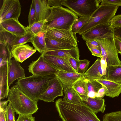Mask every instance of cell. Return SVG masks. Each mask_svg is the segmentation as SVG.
I'll list each match as a JSON object with an SVG mask.
<instances>
[{
	"label": "cell",
	"mask_w": 121,
	"mask_h": 121,
	"mask_svg": "<svg viewBox=\"0 0 121 121\" xmlns=\"http://www.w3.org/2000/svg\"><path fill=\"white\" fill-rule=\"evenodd\" d=\"M16 121H35V118L31 115H19Z\"/></svg>",
	"instance_id": "cell-42"
},
{
	"label": "cell",
	"mask_w": 121,
	"mask_h": 121,
	"mask_svg": "<svg viewBox=\"0 0 121 121\" xmlns=\"http://www.w3.org/2000/svg\"><path fill=\"white\" fill-rule=\"evenodd\" d=\"M11 48L7 43H0V63L7 61L10 62L12 58Z\"/></svg>",
	"instance_id": "cell-29"
},
{
	"label": "cell",
	"mask_w": 121,
	"mask_h": 121,
	"mask_svg": "<svg viewBox=\"0 0 121 121\" xmlns=\"http://www.w3.org/2000/svg\"><path fill=\"white\" fill-rule=\"evenodd\" d=\"M0 121H6L4 110L0 108Z\"/></svg>",
	"instance_id": "cell-48"
},
{
	"label": "cell",
	"mask_w": 121,
	"mask_h": 121,
	"mask_svg": "<svg viewBox=\"0 0 121 121\" xmlns=\"http://www.w3.org/2000/svg\"><path fill=\"white\" fill-rule=\"evenodd\" d=\"M16 36L0 27V43H7L12 48Z\"/></svg>",
	"instance_id": "cell-31"
},
{
	"label": "cell",
	"mask_w": 121,
	"mask_h": 121,
	"mask_svg": "<svg viewBox=\"0 0 121 121\" xmlns=\"http://www.w3.org/2000/svg\"><path fill=\"white\" fill-rule=\"evenodd\" d=\"M63 0H48L49 6L50 7H62Z\"/></svg>",
	"instance_id": "cell-43"
},
{
	"label": "cell",
	"mask_w": 121,
	"mask_h": 121,
	"mask_svg": "<svg viewBox=\"0 0 121 121\" xmlns=\"http://www.w3.org/2000/svg\"><path fill=\"white\" fill-rule=\"evenodd\" d=\"M28 70L33 75L41 76L56 75L58 71L47 62L41 54L29 65Z\"/></svg>",
	"instance_id": "cell-9"
},
{
	"label": "cell",
	"mask_w": 121,
	"mask_h": 121,
	"mask_svg": "<svg viewBox=\"0 0 121 121\" xmlns=\"http://www.w3.org/2000/svg\"><path fill=\"white\" fill-rule=\"evenodd\" d=\"M45 41L46 51L70 49L76 47L70 44L52 38H45Z\"/></svg>",
	"instance_id": "cell-27"
},
{
	"label": "cell",
	"mask_w": 121,
	"mask_h": 121,
	"mask_svg": "<svg viewBox=\"0 0 121 121\" xmlns=\"http://www.w3.org/2000/svg\"><path fill=\"white\" fill-rule=\"evenodd\" d=\"M91 16L79 17L73 24L71 30L73 33L75 35L89 21Z\"/></svg>",
	"instance_id": "cell-32"
},
{
	"label": "cell",
	"mask_w": 121,
	"mask_h": 121,
	"mask_svg": "<svg viewBox=\"0 0 121 121\" xmlns=\"http://www.w3.org/2000/svg\"><path fill=\"white\" fill-rule=\"evenodd\" d=\"M89 50L91 52L93 55L101 58L102 57V55L101 50L95 48H91Z\"/></svg>",
	"instance_id": "cell-46"
},
{
	"label": "cell",
	"mask_w": 121,
	"mask_h": 121,
	"mask_svg": "<svg viewBox=\"0 0 121 121\" xmlns=\"http://www.w3.org/2000/svg\"><path fill=\"white\" fill-rule=\"evenodd\" d=\"M101 3L117 6H121V0H101Z\"/></svg>",
	"instance_id": "cell-45"
},
{
	"label": "cell",
	"mask_w": 121,
	"mask_h": 121,
	"mask_svg": "<svg viewBox=\"0 0 121 121\" xmlns=\"http://www.w3.org/2000/svg\"><path fill=\"white\" fill-rule=\"evenodd\" d=\"M25 77L24 70L21 66L19 62L14 59L11 60L9 64L8 72V86L9 87L16 80Z\"/></svg>",
	"instance_id": "cell-18"
},
{
	"label": "cell",
	"mask_w": 121,
	"mask_h": 121,
	"mask_svg": "<svg viewBox=\"0 0 121 121\" xmlns=\"http://www.w3.org/2000/svg\"><path fill=\"white\" fill-rule=\"evenodd\" d=\"M7 100L18 115H32L38 109L37 102L25 95L16 84L10 89Z\"/></svg>",
	"instance_id": "cell-4"
},
{
	"label": "cell",
	"mask_w": 121,
	"mask_h": 121,
	"mask_svg": "<svg viewBox=\"0 0 121 121\" xmlns=\"http://www.w3.org/2000/svg\"><path fill=\"white\" fill-rule=\"evenodd\" d=\"M9 102L7 100L0 102V108L5 110L7 107L8 103Z\"/></svg>",
	"instance_id": "cell-49"
},
{
	"label": "cell",
	"mask_w": 121,
	"mask_h": 121,
	"mask_svg": "<svg viewBox=\"0 0 121 121\" xmlns=\"http://www.w3.org/2000/svg\"><path fill=\"white\" fill-rule=\"evenodd\" d=\"M105 79L121 83V64L107 66Z\"/></svg>",
	"instance_id": "cell-24"
},
{
	"label": "cell",
	"mask_w": 121,
	"mask_h": 121,
	"mask_svg": "<svg viewBox=\"0 0 121 121\" xmlns=\"http://www.w3.org/2000/svg\"><path fill=\"white\" fill-rule=\"evenodd\" d=\"M113 32L109 23L100 24L86 31L82 35V38L85 41L93 39L96 37L103 35L109 32Z\"/></svg>",
	"instance_id": "cell-17"
},
{
	"label": "cell",
	"mask_w": 121,
	"mask_h": 121,
	"mask_svg": "<svg viewBox=\"0 0 121 121\" xmlns=\"http://www.w3.org/2000/svg\"><path fill=\"white\" fill-rule=\"evenodd\" d=\"M36 13L34 0H33L30 7L28 16L29 25L30 26L36 22Z\"/></svg>",
	"instance_id": "cell-36"
},
{
	"label": "cell",
	"mask_w": 121,
	"mask_h": 121,
	"mask_svg": "<svg viewBox=\"0 0 121 121\" xmlns=\"http://www.w3.org/2000/svg\"><path fill=\"white\" fill-rule=\"evenodd\" d=\"M109 24L110 27L113 29L121 28V14L114 16L110 21Z\"/></svg>",
	"instance_id": "cell-38"
},
{
	"label": "cell",
	"mask_w": 121,
	"mask_h": 121,
	"mask_svg": "<svg viewBox=\"0 0 121 121\" xmlns=\"http://www.w3.org/2000/svg\"><path fill=\"white\" fill-rule=\"evenodd\" d=\"M101 0H63V6L80 17H89L99 7Z\"/></svg>",
	"instance_id": "cell-7"
},
{
	"label": "cell",
	"mask_w": 121,
	"mask_h": 121,
	"mask_svg": "<svg viewBox=\"0 0 121 121\" xmlns=\"http://www.w3.org/2000/svg\"><path fill=\"white\" fill-rule=\"evenodd\" d=\"M45 32V37L55 39L78 46L77 38L71 30L48 29L43 30Z\"/></svg>",
	"instance_id": "cell-10"
},
{
	"label": "cell",
	"mask_w": 121,
	"mask_h": 121,
	"mask_svg": "<svg viewBox=\"0 0 121 121\" xmlns=\"http://www.w3.org/2000/svg\"><path fill=\"white\" fill-rule=\"evenodd\" d=\"M55 106L63 121H101L96 113L84 105L72 104L60 98L56 101Z\"/></svg>",
	"instance_id": "cell-1"
},
{
	"label": "cell",
	"mask_w": 121,
	"mask_h": 121,
	"mask_svg": "<svg viewBox=\"0 0 121 121\" xmlns=\"http://www.w3.org/2000/svg\"><path fill=\"white\" fill-rule=\"evenodd\" d=\"M86 43L89 49L91 48H95L101 50L98 42L95 39L86 41Z\"/></svg>",
	"instance_id": "cell-40"
},
{
	"label": "cell",
	"mask_w": 121,
	"mask_h": 121,
	"mask_svg": "<svg viewBox=\"0 0 121 121\" xmlns=\"http://www.w3.org/2000/svg\"><path fill=\"white\" fill-rule=\"evenodd\" d=\"M43 54L67 59L73 58L79 59V50L78 46L72 49L47 51Z\"/></svg>",
	"instance_id": "cell-22"
},
{
	"label": "cell",
	"mask_w": 121,
	"mask_h": 121,
	"mask_svg": "<svg viewBox=\"0 0 121 121\" xmlns=\"http://www.w3.org/2000/svg\"><path fill=\"white\" fill-rule=\"evenodd\" d=\"M36 51L28 44L13 47L11 50L12 57L22 63L31 56Z\"/></svg>",
	"instance_id": "cell-13"
},
{
	"label": "cell",
	"mask_w": 121,
	"mask_h": 121,
	"mask_svg": "<svg viewBox=\"0 0 121 121\" xmlns=\"http://www.w3.org/2000/svg\"><path fill=\"white\" fill-rule=\"evenodd\" d=\"M101 59L99 58L84 74L86 78L96 79H105V73L102 67Z\"/></svg>",
	"instance_id": "cell-20"
},
{
	"label": "cell",
	"mask_w": 121,
	"mask_h": 121,
	"mask_svg": "<svg viewBox=\"0 0 121 121\" xmlns=\"http://www.w3.org/2000/svg\"><path fill=\"white\" fill-rule=\"evenodd\" d=\"M87 89L88 97L95 98L99 90L102 87V85L94 79H87Z\"/></svg>",
	"instance_id": "cell-30"
},
{
	"label": "cell",
	"mask_w": 121,
	"mask_h": 121,
	"mask_svg": "<svg viewBox=\"0 0 121 121\" xmlns=\"http://www.w3.org/2000/svg\"><path fill=\"white\" fill-rule=\"evenodd\" d=\"M114 39L115 46L118 53L121 55V41L114 35Z\"/></svg>",
	"instance_id": "cell-47"
},
{
	"label": "cell",
	"mask_w": 121,
	"mask_h": 121,
	"mask_svg": "<svg viewBox=\"0 0 121 121\" xmlns=\"http://www.w3.org/2000/svg\"><path fill=\"white\" fill-rule=\"evenodd\" d=\"M42 55L44 60L57 70L77 73L71 66L69 59L44 54Z\"/></svg>",
	"instance_id": "cell-12"
},
{
	"label": "cell",
	"mask_w": 121,
	"mask_h": 121,
	"mask_svg": "<svg viewBox=\"0 0 121 121\" xmlns=\"http://www.w3.org/2000/svg\"><path fill=\"white\" fill-rule=\"evenodd\" d=\"M80 63L77 71V73L83 74L87 70L90 64V61L86 59L80 60Z\"/></svg>",
	"instance_id": "cell-39"
},
{
	"label": "cell",
	"mask_w": 121,
	"mask_h": 121,
	"mask_svg": "<svg viewBox=\"0 0 121 121\" xmlns=\"http://www.w3.org/2000/svg\"><path fill=\"white\" fill-rule=\"evenodd\" d=\"M34 35L30 32H27V33L24 35L16 36L13 42L12 47L31 42V38Z\"/></svg>",
	"instance_id": "cell-34"
},
{
	"label": "cell",
	"mask_w": 121,
	"mask_h": 121,
	"mask_svg": "<svg viewBox=\"0 0 121 121\" xmlns=\"http://www.w3.org/2000/svg\"><path fill=\"white\" fill-rule=\"evenodd\" d=\"M0 27L16 36L23 35L27 33L26 27L18 20L11 19L0 22Z\"/></svg>",
	"instance_id": "cell-14"
},
{
	"label": "cell",
	"mask_w": 121,
	"mask_h": 121,
	"mask_svg": "<svg viewBox=\"0 0 121 121\" xmlns=\"http://www.w3.org/2000/svg\"><path fill=\"white\" fill-rule=\"evenodd\" d=\"M94 80L106 87L107 90L106 96L113 98L118 96L121 93V83L106 79Z\"/></svg>",
	"instance_id": "cell-21"
},
{
	"label": "cell",
	"mask_w": 121,
	"mask_h": 121,
	"mask_svg": "<svg viewBox=\"0 0 121 121\" xmlns=\"http://www.w3.org/2000/svg\"><path fill=\"white\" fill-rule=\"evenodd\" d=\"M56 77V75L41 76L32 75L18 79L16 84L25 95L38 102L39 97L47 89L50 79Z\"/></svg>",
	"instance_id": "cell-2"
},
{
	"label": "cell",
	"mask_w": 121,
	"mask_h": 121,
	"mask_svg": "<svg viewBox=\"0 0 121 121\" xmlns=\"http://www.w3.org/2000/svg\"><path fill=\"white\" fill-rule=\"evenodd\" d=\"M107 90L105 86L102 85L101 88L98 91L96 94V97L103 99L107 93Z\"/></svg>",
	"instance_id": "cell-44"
},
{
	"label": "cell",
	"mask_w": 121,
	"mask_h": 121,
	"mask_svg": "<svg viewBox=\"0 0 121 121\" xmlns=\"http://www.w3.org/2000/svg\"><path fill=\"white\" fill-rule=\"evenodd\" d=\"M103 121H121V111L107 113L103 117Z\"/></svg>",
	"instance_id": "cell-35"
},
{
	"label": "cell",
	"mask_w": 121,
	"mask_h": 121,
	"mask_svg": "<svg viewBox=\"0 0 121 121\" xmlns=\"http://www.w3.org/2000/svg\"><path fill=\"white\" fill-rule=\"evenodd\" d=\"M4 110L6 121H15V111L10 102H9L7 108Z\"/></svg>",
	"instance_id": "cell-37"
},
{
	"label": "cell",
	"mask_w": 121,
	"mask_h": 121,
	"mask_svg": "<svg viewBox=\"0 0 121 121\" xmlns=\"http://www.w3.org/2000/svg\"><path fill=\"white\" fill-rule=\"evenodd\" d=\"M87 83V78H82L76 82L72 86L83 101H86L88 97Z\"/></svg>",
	"instance_id": "cell-28"
},
{
	"label": "cell",
	"mask_w": 121,
	"mask_h": 121,
	"mask_svg": "<svg viewBox=\"0 0 121 121\" xmlns=\"http://www.w3.org/2000/svg\"><path fill=\"white\" fill-rule=\"evenodd\" d=\"M51 13L46 19L43 30L50 28L71 30L78 16L68 8L62 7H51Z\"/></svg>",
	"instance_id": "cell-3"
},
{
	"label": "cell",
	"mask_w": 121,
	"mask_h": 121,
	"mask_svg": "<svg viewBox=\"0 0 121 121\" xmlns=\"http://www.w3.org/2000/svg\"><path fill=\"white\" fill-rule=\"evenodd\" d=\"M56 77L61 82L63 88L72 87L73 84L78 80L86 78L84 74L58 71Z\"/></svg>",
	"instance_id": "cell-16"
},
{
	"label": "cell",
	"mask_w": 121,
	"mask_h": 121,
	"mask_svg": "<svg viewBox=\"0 0 121 121\" xmlns=\"http://www.w3.org/2000/svg\"><path fill=\"white\" fill-rule=\"evenodd\" d=\"M45 32L43 30L34 35L31 39V42L35 49L41 55L46 51L45 41Z\"/></svg>",
	"instance_id": "cell-26"
},
{
	"label": "cell",
	"mask_w": 121,
	"mask_h": 121,
	"mask_svg": "<svg viewBox=\"0 0 121 121\" xmlns=\"http://www.w3.org/2000/svg\"><path fill=\"white\" fill-rule=\"evenodd\" d=\"M83 101L84 105L96 114L99 112L103 113L105 110L106 105L104 99L96 97L95 98L88 97L86 101Z\"/></svg>",
	"instance_id": "cell-23"
},
{
	"label": "cell",
	"mask_w": 121,
	"mask_h": 121,
	"mask_svg": "<svg viewBox=\"0 0 121 121\" xmlns=\"http://www.w3.org/2000/svg\"><path fill=\"white\" fill-rule=\"evenodd\" d=\"M9 64V62L8 61L0 63V100L8 97L10 90L8 85Z\"/></svg>",
	"instance_id": "cell-15"
},
{
	"label": "cell",
	"mask_w": 121,
	"mask_h": 121,
	"mask_svg": "<svg viewBox=\"0 0 121 121\" xmlns=\"http://www.w3.org/2000/svg\"><path fill=\"white\" fill-rule=\"evenodd\" d=\"M94 39L98 42L100 47L102 58L106 60L107 66L121 64L114 39L113 32H109Z\"/></svg>",
	"instance_id": "cell-6"
},
{
	"label": "cell",
	"mask_w": 121,
	"mask_h": 121,
	"mask_svg": "<svg viewBox=\"0 0 121 121\" xmlns=\"http://www.w3.org/2000/svg\"><path fill=\"white\" fill-rule=\"evenodd\" d=\"M69 63L72 67L77 73V71L80 64L79 59H76L73 58H69Z\"/></svg>",
	"instance_id": "cell-41"
},
{
	"label": "cell",
	"mask_w": 121,
	"mask_h": 121,
	"mask_svg": "<svg viewBox=\"0 0 121 121\" xmlns=\"http://www.w3.org/2000/svg\"><path fill=\"white\" fill-rule=\"evenodd\" d=\"M36 13V22L46 19L51 11L48 0H34Z\"/></svg>",
	"instance_id": "cell-19"
},
{
	"label": "cell",
	"mask_w": 121,
	"mask_h": 121,
	"mask_svg": "<svg viewBox=\"0 0 121 121\" xmlns=\"http://www.w3.org/2000/svg\"></svg>",
	"instance_id": "cell-50"
},
{
	"label": "cell",
	"mask_w": 121,
	"mask_h": 121,
	"mask_svg": "<svg viewBox=\"0 0 121 121\" xmlns=\"http://www.w3.org/2000/svg\"><path fill=\"white\" fill-rule=\"evenodd\" d=\"M21 6L18 0H4L0 11V22L6 20H18Z\"/></svg>",
	"instance_id": "cell-8"
},
{
	"label": "cell",
	"mask_w": 121,
	"mask_h": 121,
	"mask_svg": "<svg viewBox=\"0 0 121 121\" xmlns=\"http://www.w3.org/2000/svg\"><path fill=\"white\" fill-rule=\"evenodd\" d=\"M47 22L46 19L41 20L34 23L31 26L26 27L27 32L35 35L43 30L44 25Z\"/></svg>",
	"instance_id": "cell-33"
},
{
	"label": "cell",
	"mask_w": 121,
	"mask_h": 121,
	"mask_svg": "<svg viewBox=\"0 0 121 121\" xmlns=\"http://www.w3.org/2000/svg\"><path fill=\"white\" fill-rule=\"evenodd\" d=\"M64 96L63 100L72 104L84 105L81 97L72 87L64 88Z\"/></svg>",
	"instance_id": "cell-25"
},
{
	"label": "cell",
	"mask_w": 121,
	"mask_h": 121,
	"mask_svg": "<svg viewBox=\"0 0 121 121\" xmlns=\"http://www.w3.org/2000/svg\"><path fill=\"white\" fill-rule=\"evenodd\" d=\"M118 7L117 6L101 3L91 16L89 21L78 33L82 35L86 31L97 26L109 23L115 16Z\"/></svg>",
	"instance_id": "cell-5"
},
{
	"label": "cell",
	"mask_w": 121,
	"mask_h": 121,
	"mask_svg": "<svg viewBox=\"0 0 121 121\" xmlns=\"http://www.w3.org/2000/svg\"><path fill=\"white\" fill-rule=\"evenodd\" d=\"M63 89L61 82L56 77L50 79L47 89L45 92L39 97V99L48 103L53 102L56 97L63 96Z\"/></svg>",
	"instance_id": "cell-11"
}]
</instances>
